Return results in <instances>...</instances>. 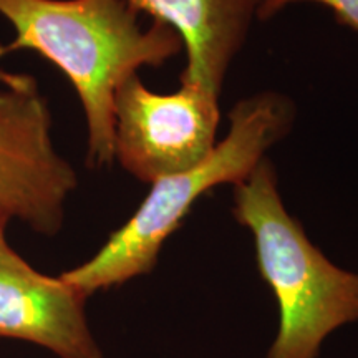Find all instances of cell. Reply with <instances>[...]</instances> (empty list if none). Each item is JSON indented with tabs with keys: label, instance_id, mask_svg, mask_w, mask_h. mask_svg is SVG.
<instances>
[{
	"label": "cell",
	"instance_id": "6da1fadb",
	"mask_svg": "<svg viewBox=\"0 0 358 358\" xmlns=\"http://www.w3.org/2000/svg\"><path fill=\"white\" fill-rule=\"evenodd\" d=\"M17 37L0 57L34 50L57 65L77 90L88 124V163L115 159V95L141 66L164 65L182 50L171 27L143 29L127 0H0Z\"/></svg>",
	"mask_w": 358,
	"mask_h": 358
},
{
	"label": "cell",
	"instance_id": "7a4b0ae2",
	"mask_svg": "<svg viewBox=\"0 0 358 358\" xmlns=\"http://www.w3.org/2000/svg\"><path fill=\"white\" fill-rule=\"evenodd\" d=\"M229 133L209 158L187 171L161 178L151 185L136 213L115 231L90 261L60 277L90 297L150 274L161 248L181 226L204 192L244 181L266 158V151L292 128L295 105L277 92L244 98L232 108Z\"/></svg>",
	"mask_w": 358,
	"mask_h": 358
},
{
	"label": "cell",
	"instance_id": "3957f363",
	"mask_svg": "<svg viewBox=\"0 0 358 358\" xmlns=\"http://www.w3.org/2000/svg\"><path fill=\"white\" fill-rule=\"evenodd\" d=\"M232 214L252 234L259 272L279 303V332L267 358H317L327 335L358 320V274L310 243L282 203L267 158L234 185Z\"/></svg>",
	"mask_w": 358,
	"mask_h": 358
},
{
	"label": "cell",
	"instance_id": "277c9868",
	"mask_svg": "<svg viewBox=\"0 0 358 358\" xmlns=\"http://www.w3.org/2000/svg\"><path fill=\"white\" fill-rule=\"evenodd\" d=\"M0 216L55 236L77 174L53 148L50 110L35 78L0 70Z\"/></svg>",
	"mask_w": 358,
	"mask_h": 358
},
{
	"label": "cell",
	"instance_id": "5b68a950",
	"mask_svg": "<svg viewBox=\"0 0 358 358\" xmlns=\"http://www.w3.org/2000/svg\"><path fill=\"white\" fill-rule=\"evenodd\" d=\"M219 96L194 85L159 95L138 73L115 95V158L143 182L199 166L216 148Z\"/></svg>",
	"mask_w": 358,
	"mask_h": 358
},
{
	"label": "cell",
	"instance_id": "8992f818",
	"mask_svg": "<svg viewBox=\"0 0 358 358\" xmlns=\"http://www.w3.org/2000/svg\"><path fill=\"white\" fill-rule=\"evenodd\" d=\"M87 299L62 277L40 274L10 245L0 250V337L35 343L58 358H103Z\"/></svg>",
	"mask_w": 358,
	"mask_h": 358
},
{
	"label": "cell",
	"instance_id": "52a82bcc",
	"mask_svg": "<svg viewBox=\"0 0 358 358\" xmlns=\"http://www.w3.org/2000/svg\"><path fill=\"white\" fill-rule=\"evenodd\" d=\"M134 10L171 27L186 50L181 83L219 96L266 0H127Z\"/></svg>",
	"mask_w": 358,
	"mask_h": 358
},
{
	"label": "cell",
	"instance_id": "ba28073f",
	"mask_svg": "<svg viewBox=\"0 0 358 358\" xmlns=\"http://www.w3.org/2000/svg\"><path fill=\"white\" fill-rule=\"evenodd\" d=\"M297 2H315L320 3L334 12L335 19L340 24L350 27L352 30L358 32V0H266L259 13V20H267L274 17L275 13L284 10L290 3Z\"/></svg>",
	"mask_w": 358,
	"mask_h": 358
},
{
	"label": "cell",
	"instance_id": "9c48e42d",
	"mask_svg": "<svg viewBox=\"0 0 358 358\" xmlns=\"http://www.w3.org/2000/svg\"><path fill=\"white\" fill-rule=\"evenodd\" d=\"M7 222L8 221H7L6 217L0 216V250L8 248V244H7V241H6V226H7Z\"/></svg>",
	"mask_w": 358,
	"mask_h": 358
}]
</instances>
